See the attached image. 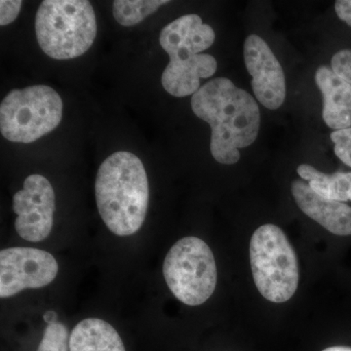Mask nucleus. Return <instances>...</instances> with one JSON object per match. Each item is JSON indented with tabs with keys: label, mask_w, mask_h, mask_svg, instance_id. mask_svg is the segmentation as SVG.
<instances>
[{
	"label": "nucleus",
	"mask_w": 351,
	"mask_h": 351,
	"mask_svg": "<svg viewBox=\"0 0 351 351\" xmlns=\"http://www.w3.org/2000/svg\"><path fill=\"white\" fill-rule=\"evenodd\" d=\"M215 38L214 29L196 14L182 16L164 27L159 43L170 62L161 83L168 93L177 98L195 95L200 89V80L215 75L216 59L202 53L213 45Z\"/></svg>",
	"instance_id": "nucleus-3"
},
{
	"label": "nucleus",
	"mask_w": 351,
	"mask_h": 351,
	"mask_svg": "<svg viewBox=\"0 0 351 351\" xmlns=\"http://www.w3.org/2000/svg\"><path fill=\"white\" fill-rule=\"evenodd\" d=\"M69 337L68 328L63 323L58 321L49 323L45 328L38 351H69Z\"/></svg>",
	"instance_id": "nucleus-16"
},
{
	"label": "nucleus",
	"mask_w": 351,
	"mask_h": 351,
	"mask_svg": "<svg viewBox=\"0 0 351 351\" xmlns=\"http://www.w3.org/2000/svg\"><path fill=\"white\" fill-rule=\"evenodd\" d=\"M322 351H351L350 346H331V348H325Z\"/></svg>",
	"instance_id": "nucleus-22"
},
{
	"label": "nucleus",
	"mask_w": 351,
	"mask_h": 351,
	"mask_svg": "<svg viewBox=\"0 0 351 351\" xmlns=\"http://www.w3.org/2000/svg\"><path fill=\"white\" fill-rule=\"evenodd\" d=\"M36 32L41 49L52 59L82 56L97 36L93 6L87 0H45L36 13Z\"/></svg>",
	"instance_id": "nucleus-4"
},
{
	"label": "nucleus",
	"mask_w": 351,
	"mask_h": 351,
	"mask_svg": "<svg viewBox=\"0 0 351 351\" xmlns=\"http://www.w3.org/2000/svg\"><path fill=\"white\" fill-rule=\"evenodd\" d=\"M297 172L302 179L309 182V188L321 197L339 202L351 201V173L324 174L308 164L300 165Z\"/></svg>",
	"instance_id": "nucleus-14"
},
{
	"label": "nucleus",
	"mask_w": 351,
	"mask_h": 351,
	"mask_svg": "<svg viewBox=\"0 0 351 351\" xmlns=\"http://www.w3.org/2000/svg\"><path fill=\"white\" fill-rule=\"evenodd\" d=\"M191 108L211 127L210 149L217 162H239V149L257 140L261 126L257 101L228 78H214L200 87L191 97Z\"/></svg>",
	"instance_id": "nucleus-1"
},
{
	"label": "nucleus",
	"mask_w": 351,
	"mask_h": 351,
	"mask_svg": "<svg viewBox=\"0 0 351 351\" xmlns=\"http://www.w3.org/2000/svg\"><path fill=\"white\" fill-rule=\"evenodd\" d=\"M168 3L167 0H117L113 2V16L119 25L132 27Z\"/></svg>",
	"instance_id": "nucleus-15"
},
{
	"label": "nucleus",
	"mask_w": 351,
	"mask_h": 351,
	"mask_svg": "<svg viewBox=\"0 0 351 351\" xmlns=\"http://www.w3.org/2000/svg\"><path fill=\"white\" fill-rule=\"evenodd\" d=\"M63 101L53 88L34 85L9 92L0 106V131L6 140L29 144L56 129Z\"/></svg>",
	"instance_id": "nucleus-6"
},
{
	"label": "nucleus",
	"mask_w": 351,
	"mask_h": 351,
	"mask_svg": "<svg viewBox=\"0 0 351 351\" xmlns=\"http://www.w3.org/2000/svg\"><path fill=\"white\" fill-rule=\"evenodd\" d=\"M44 320L46 321L47 324L55 322V321H57V314L55 313L54 311H48V313H46L45 315H44Z\"/></svg>",
	"instance_id": "nucleus-21"
},
{
	"label": "nucleus",
	"mask_w": 351,
	"mask_h": 351,
	"mask_svg": "<svg viewBox=\"0 0 351 351\" xmlns=\"http://www.w3.org/2000/svg\"><path fill=\"white\" fill-rule=\"evenodd\" d=\"M69 351H126L119 332L106 321L87 318L69 337Z\"/></svg>",
	"instance_id": "nucleus-13"
},
{
	"label": "nucleus",
	"mask_w": 351,
	"mask_h": 351,
	"mask_svg": "<svg viewBox=\"0 0 351 351\" xmlns=\"http://www.w3.org/2000/svg\"><path fill=\"white\" fill-rule=\"evenodd\" d=\"M250 263L254 282L265 300L280 304L294 295L299 285V263L280 228L267 223L253 233Z\"/></svg>",
	"instance_id": "nucleus-5"
},
{
	"label": "nucleus",
	"mask_w": 351,
	"mask_h": 351,
	"mask_svg": "<svg viewBox=\"0 0 351 351\" xmlns=\"http://www.w3.org/2000/svg\"><path fill=\"white\" fill-rule=\"evenodd\" d=\"M163 276L171 292L180 302L191 306H200L216 289L213 252L197 237L180 239L166 255Z\"/></svg>",
	"instance_id": "nucleus-7"
},
{
	"label": "nucleus",
	"mask_w": 351,
	"mask_h": 351,
	"mask_svg": "<svg viewBox=\"0 0 351 351\" xmlns=\"http://www.w3.org/2000/svg\"><path fill=\"white\" fill-rule=\"evenodd\" d=\"M59 265L48 252L14 247L0 252V297H13L25 289L47 286L56 278Z\"/></svg>",
	"instance_id": "nucleus-8"
},
{
	"label": "nucleus",
	"mask_w": 351,
	"mask_h": 351,
	"mask_svg": "<svg viewBox=\"0 0 351 351\" xmlns=\"http://www.w3.org/2000/svg\"><path fill=\"white\" fill-rule=\"evenodd\" d=\"M22 1L19 0H1L0 1V25L13 23L19 16Z\"/></svg>",
	"instance_id": "nucleus-19"
},
{
	"label": "nucleus",
	"mask_w": 351,
	"mask_h": 351,
	"mask_svg": "<svg viewBox=\"0 0 351 351\" xmlns=\"http://www.w3.org/2000/svg\"><path fill=\"white\" fill-rule=\"evenodd\" d=\"M335 10L339 19L351 27V0H338L335 3Z\"/></svg>",
	"instance_id": "nucleus-20"
},
{
	"label": "nucleus",
	"mask_w": 351,
	"mask_h": 351,
	"mask_svg": "<svg viewBox=\"0 0 351 351\" xmlns=\"http://www.w3.org/2000/svg\"><path fill=\"white\" fill-rule=\"evenodd\" d=\"M292 195L306 216L328 232L339 237L351 235V207L339 201L326 199L314 193L306 182H292Z\"/></svg>",
	"instance_id": "nucleus-11"
},
{
	"label": "nucleus",
	"mask_w": 351,
	"mask_h": 351,
	"mask_svg": "<svg viewBox=\"0 0 351 351\" xmlns=\"http://www.w3.org/2000/svg\"><path fill=\"white\" fill-rule=\"evenodd\" d=\"M55 204L56 197L50 182L41 175L29 176L25 180L24 189L13 196L18 234L31 242L47 239L53 228Z\"/></svg>",
	"instance_id": "nucleus-9"
},
{
	"label": "nucleus",
	"mask_w": 351,
	"mask_h": 351,
	"mask_svg": "<svg viewBox=\"0 0 351 351\" xmlns=\"http://www.w3.org/2000/svg\"><path fill=\"white\" fill-rule=\"evenodd\" d=\"M97 206L113 234L129 237L144 223L149 186L144 164L135 154L117 152L101 164L97 174Z\"/></svg>",
	"instance_id": "nucleus-2"
},
{
	"label": "nucleus",
	"mask_w": 351,
	"mask_h": 351,
	"mask_svg": "<svg viewBox=\"0 0 351 351\" xmlns=\"http://www.w3.org/2000/svg\"><path fill=\"white\" fill-rule=\"evenodd\" d=\"M315 82L323 97L322 117L335 131L351 127V85L326 66L316 71Z\"/></svg>",
	"instance_id": "nucleus-12"
},
{
	"label": "nucleus",
	"mask_w": 351,
	"mask_h": 351,
	"mask_svg": "<svg viewBox=\"0 0 351 351\" xmlns=\"http://www.w3.org/2000/svg\"><path fill=\"white\" fill-rule=\"evenodd\" d=\"M332 69L351 85V50H341L332 58Z\"/></svg>",
	"instance_id": "nucleus-18"
},
{
	"label": "nucleus",
	"mask_w": 351,
	"mask_h": 351,
	"mask_svg": "<svg viewBox=\"0 0 351 351\" xmlns=\"http://www.w3.org/2000/svg\"><path fill=\"white\" fill-rule=\"evenodd\" d=\"M244 61L258 101L269 110L280 108L286 98L283 69L267 43L257 34H251L245 40Z\"/></svg>",
	"instance_id": "nucleus-10"
},
{
	"label": "nucleus",
	"mask_w": 351,
	"mask_h": 351,
	"mask_svg": "<svg viewBox=\"0 0 351 351\" xmlns=\"http://www.w3.org/2000/svg\"><path fill=\"white\" fill-rule=\"evenodd\" d=\"M331 140L335 144V154L351 167V127L332 132Z\"/></svg>",
	"instance_id": "nucleus-17"
}]
</instances>
